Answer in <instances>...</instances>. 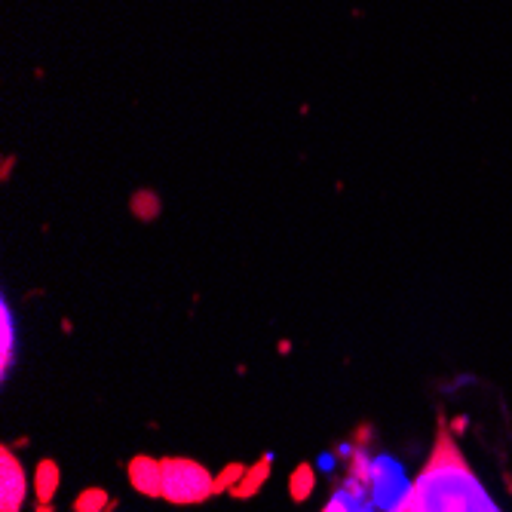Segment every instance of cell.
<instances>
[{"label":"cell","mask_w":512,"mask_h":512,"mask_svg":"<svg viewBox=\"0 0 512 512\" xmlns=\"http://www.w3.org/2000/svg\"><path fill=\"white\" fill-rule=\"evenodd\" d=\"M393 512H503V509L494 503L482 479L473 473L470 460L463 457L445 417H439L436 442L424 470L417 473L411 491Z\"/></svg>","instance_id":"obj_1"},{"label":"cell","mask_w":512,"mask_h":512,"mask_svg":"<svg viewBox=\"0 0 512 512\" xmlns=\"http://www.w3.org/2000/svg\"><path fill=\"white\" fill-rule=\"evenodd\" d=\"M163 497L175 506H194L218 491V482L206 467L188 457H163Z\"/></svg>","instance_id":"obj_2"},{"label":"cell","mask_w":512,"mask_h":512,"mask_svg":"<svg viewBox=\"0 0 512 512\" xmlns=\"http://www.w3.org/2000/svg\"><path fill=\"white\" fill-rule=\"evenodd\" d=\"M0 476H4V482H0V512H22L28 479L10 448L0 451Z\"/></svg>","instance_id":"obj_3"},{"label":"cell","mask_w":512,"mask_h":512,"mask_svg":"<svg viewBox=\"0 0 512 512\" xmlns=\"http://www.w3.org/2000/svg\"><path fill=\"white\" fill-rule=\"evenodd\" d=\"M129 482L145 497H163V463L148 454H138L129 463Z\"/></svg>","instance_id":"obj_4"},{"label":"cell","mask_w":512,"mask_h":512,"mask_svg":"<svg viewBox=\"0 0 512 512\" xmlns=\"http://www.w3.org/2000/svg\"><path fill=\"white\" fill-rule=\"evenodd\" d=\"M0 338H4V344H0V375H10V365H13V341H16V329H13V310H10V304L4 301L0 304Z\"/></svg>","instance_id":"obj_5"},{"label":"cell","mask_w":512,"mask_h":512,"mask_svg":"<svg viewBox=\"0 0 512 512\" xmlns=\"http://www.w3.org/2000/svg\"><path fill=\"white\" fill-rule=\"evenodd\" d=\"M56 485H59V470L53 460H43L37 467V497L40 503H50L53 494H56Z\"/></svg>","instance_id":"obj_6"},{"label":"cell","mask_w":512,"mask_h":512,"mask_svg":"<svg viewBox=\"0 0 512 512\" xmlns=\"http://www.w3.org/2000/svg\"><path fill=\"white\" fill-rule=\"evenodd\" d=\"M313 485H316V479H313V467H307V463H301V467L295 470V476L289 479V491H292V497H295L298 503H304V500L313 494Z\"/></svg>","instance_id":"obj_7"},{"label":"cell","mask_w":512,"mask_h":512,"mask_svg":"<svg viewBox=\"0 0 512 512\" xmlns=\"http://www.w3.org/2000/svg\"><path fill=\"white\" fill-rule=\"evenodd\" d=\"M261 476H267V460H261V463H258V467L246 476L249 482H246V485H237V488H234V494H237V497H249V494H255V488L264 482Z\"/></svg>","instance_id":"obj_8"},{"label":"cell","mask_w":512,"mask_h":512,"mask_svg":"<svg viewBox=\"0 0 512 512\" xmlns=\"http://www.w3.org/2000/svg\"><path fill=\"white\" fill-rule=\"evenodd\" d=\"M322 512H350V509H347L344 497H341V494H335L329 503H325V509H322Z\"/></svg>","instance_id":"obj_9"}]
</instances>
